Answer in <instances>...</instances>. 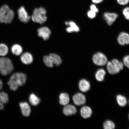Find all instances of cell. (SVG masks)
Masks as SVG:
<instances>
[{
    "instance_id": "6da1fadb",
    "label": "cell",
    "mask_w": 129,
    "mask_h": 129,
    "mask_svg": "<svg viewBox=\"0 0 129 129\" xmlns=\"http://www.w3.org/2000/svg\"><path fill=\"white\" fill-rule=\"evenodd\" d=\"M14 17L13 11L7 5H4L0 8V23H11Z\"/></svg>"
},
{
    "instance_id": "7a4b0ae2",
    "label": "cell",
    "mask_w": 129,
    "mask_h": 129,
    "mask_svg": "<svg viewBox=\"0 0 129 129\" xmlns=\"http://www.w3.org/2000/svg\"><path fill=\"white\" fill-rule=\"evenodd\" d=\"M13 69V66L10 59L7 57L0 58V72L2 75H9Z\"/></svg>"
},
{
    "instance_id": "3957f363",
    "label": "cell",
    "mask_w": 129,
    "mask_h": 129,
    "mask_svg": "<svg viewBox=\"0 0 129 129\" xmlns=\"http://www.w3.org/2000/svg\"><path fill=\"white\" fill-rule=\"evenodd\" d=\"M46 10L43 7L36 8L34 10L31 18L33 22L43 24L47 20Z\"/></svg>"
},
{
    "instance_id": "277c9868",
    "label": "cell",
    "mask_w": 129,
    "mask_h": 129,
    "mask_svg": "<svg viewBox=\"0 0 129 129\" xmlns=\"http://www.w3.org/2000/svg\"><path fill=\"white\" fill-rule=\"evenodd\" d=\"M92 60L93 63L100 66H104L108 62L107 57L104 54L100 52L96 53L93 55Z\"/></svg>"
},
{
    "instance_id": "5b68a950",
    "label": "cell",
    "mask_w": 129,
    "mask_h": 129,
    "mask_svg": "<svg viewBox=\"0 0 129 129\" xmlns=\"http://www.w3.org/2000/svg\"><path fill=\"white\" fill-rule=\"evenodd\" d=\"M27 77L25 74L22 73H16L13 74L10 79L12 80L18 85L22 86L25 83Z\"/></svg>"
},
{
    "instance_id": "8992f818",
    "label": "cell",
    "mask_w": 129,
    "mask_h": 129,
    "mask_svg": "<svg viewBox=\"0 0 129 129\" xmlns=\"http://www.w3.org/2000/svg\"><path fill=\"white\" fill-rule=\"evenodd\" d=\"M18 13L19 20L24 23H26L28 22L31 18V16L28 15L25 8L23 6L19 8L18 11Z\"/></svg>"
},
{
    "instance_id": "52a82bcc",
    "label": "cell",
    "mask_w": 129,
    "mask_h": 129,
    "mask_svg": "<svg viewBox=\"0 0 129 129\" xmlns=\"http://www.w3.org/2000/svg\"><path fill=\"white\" fill-rule=\"evenodd\" d=\"M104 16L108 25L111 26L115 21L118 15L115 13L106 12L104 13Z\"/></svg>"
},
{
    "instance_id": "ba28073f",
    "label": "cell",
    "mask_w": 129,
    "mask_h": 129,
    "mask_svg": "<svg viewBox=\"0 0 129 129\" xmlns=\"http://www.w3.org/2000/svg\"><path fill=\"white\" fill-rule=\"evenodd\" d=\"M72 99L74 104L77 106L82 105L86 102V98L84 95L80 93L74 95Z\"/></svg>"
},
{
    "instance_id": "9c48e42d",
    "label": "cell",
    "mask_w": 129,
    "mask_h": 129,
    "mask_svg": "<svg viewBox=\"0 0 129 129\" xmlns=\"http://www.w3.org/2000/svg\"><path fill=\"white\" fill-rule=\"evenodd\" d=\"M39 36L42 37L44 40H48L51 34V30L48 27L44 26L39 28L38 30Z\"/></svg>"
},
{
    "instance_id": "30bf717a",
    "label": "cell",
    "mask_w": 129,
    "mask_h": 129,
    "mask_svg": "<svg viewBox=\"0 0 129 129\" xmlns=\"http://www.w3.org/2000/svg\"><path fill=\"white\" fill-rule=\"evenodd\" d=\"M117 42L121 46L129 44V34L125 32L120 33L117 38Z\"/></svg>"
},
{
    "instance_id": "8fae6325",
    "label": "cell",
    "mask_w": 129,
    "mask_h": 129,
    "mask_svg": "<svg viewBox=\"0 0 129 129\" xmlns=\"http://www.w3.org/2000/svg\"><path fill=\"white\" fill-rule=\"evenodd\" d=\"M20 106L22 115L24 116L28 117L31 112V109L28 103L26 102H21Z\"/></svg>"
},
{
    "instance_id": "7c38bea8",
    "label": "cell",
    "mask_w": 129,
    "mask_h": 129,
    "mask_svg": "<svg viewBox=\"0 0 129 129\" xmlns=\"http://www.w3.org/2000/svg\"><path fill=\"white\" fill-rule=\"evenodd\" d=\"M76 108L71 105H67L65 106L63 109V113L66 116H69L74 115L76 113Z\"/></svg>"
},
{
    "instance_id": "4fadbf2b",
    "label": "cell",
    "mask_w": 129,
    "mask_h": 129,
    "mask_svg": "<svg viewBox=\"0 0 129 129\" xmlns=\"http://www.w3.org/2000/svg\"><path fill=\"white\" fill-rule=\"evenodd\" d=\"M79 87L81 91L85 92L90 90L91 85L88 81L85 79H82L79 82Z\"/></svg>"
},
{
    "instance_id": "5bb4252c",
    "label": "cell",
    "mask_w": 129,
    "mask_h": 129,
    "mask_svg": "<svg viewBox=\"0 0 129 129\" xmlns=\"http://www.w3.org/2000/svg\"><path fill=\"white\" fill-rule=\"evenodd\" d=\"M65 24L66 25L69 26L66 28V30L68 33L79 31L80 28L75 22L73 21H66L65 22Z\"/></svg>"
},
{
    "instance_id": "9a60e30c",
    "label": "cell",
    "mask_w": 129,
    "mask_h": 129,
    "mask_svg": "<svg viewBox=\"0 0 129 129\" xmlns=\"http://www.w3.org/2000/svg\"><path fill=\"white\" fill-rule=\"evenodd\" d=\"M20 59L22 62L25 64H30L33 60V56L30 53L28 52H25L22 54Z\"/></svg>"
},
{
    "instance_id": "2e32d148",
    "label": "cell",
    "mask_w": 129,
    "mask_h": 129,
    "mask_svg": "<svg viewBox=\"0 0 129 129\" xmlns=\"http://www.w3.org/2000/svg\"><path fill=\"white\" fill-rule=\"evenodd\" d=\"M80 113L81 115L83 118H88L91 117L92 111L91 108L88 106H83L80 109Z\"/></svg>"
},
{
    "instance_id": "e0dca14e",
    "label": "cell",
    "mask_w": 129,
    "mask_h": 129,
    "mask_svg": "<svg viewBox=\"0 0 129 129\" xmlns=\"http://www.w3.org/2000/svg\"><path fill=\"white\" fill-rule=\"evenodd\" d=\"M59 103L62 105L65 106L68 104L70 102V98L67 93H61L59 96Z\"/></svg>"
},
{
    "instance_id": "ac0fdd59",
    "label": "cell",
    "mask_w": 129,
    "mask_h": 129,
    "mask_svg": "<svg viewBox=\"0 0 129 129\" xmlns=\"http://www.w3.org/2000/svg\"><path fill=\"white\" fill-rule=\"evenodd\" d=\"M49 57L52 60L53 64L56 66H59L62 63V60L60 56L54 53L50 54Z\"/></svg>"
},
{
    "instance_id": "d6986e66",
    "label": "cell",
    "mask_w": 129,
    "mask_h": 129,
    "mask_svg": "<svg viewBox=\"0 0 129 129\" xmlns=\"http://www.w3.org/2000/svg\"><path fill=\"white\" fill-rule=\"evenodd\" d=\"M106 75L105 71L103 69H100L97 71L95 75V77L98 81L102 82L104 80Z\"/></svg>"
},
{
    "instance_id": "ffe728a7",
    "label": "cell",
    "mask_w": 129,
    "mask_h": 129,
    "mask_svg": "<svg viewBox=\"0 0 129 129\" xmlns=\"http://www.w3.org/2000/svg\"><path fill=\"white\" fill-rule=\"evenodd\" d=\"M106 64L108 71L110 74L115 75L119 72L111 61L108 62Z\"/></svg>"
},
{
    "instance_id": "44dd1931",
    "label": "cell",
    "mask_w": 129,
    "mask_h": 129,
    "mask_svg": "<svg viewBox=\"0 0 129 129\" xmlns=\"http://www.w3.org/2000/svg\"><path fill=\"white\" fill-rule=\"evenodd\" d=\"M29 101L30 104L34 106L38 105L40 102V98L34 93L30 94L29 97Z\"/></svg>"
},
{
    "instance_id": "7402d4cb",
    "label": "cell",
    "mask_w": 129,
    "mask_h": 129,
    "mask_svg": "<svg viewBox=\"0 0 129 129\" xmlns=\"http://www.w3.org/2000/svg\"><path fill=\"white\" fill-rule=\"evenodd\" d=\"M116 100L118 104L121 107H124L126 105L127 101L125 96L122 95H118L116 96Z\"/></svg>"
},
{
    "instance_id": "603a6c76",
    "label": "cell",
    "mask_w": 129,
    "mask_h": 129,
    "mask_svg": "<svg viewBox=\"0 0 129 129\" xmlns=\"http://www.w3.org/2000/svg\"><path fill=\"white\" fill-rule=\"evenodd\" d=\"M11 50L13 54L14 55L19 56L22 54V48L20 45L15 44L12 46Z\"/></svg>"
},
{
    "instance_id": "cb8c5ba5",
    "label": "cell",
    "mask_w": 129,
    "mask_h": 129,
    "mask_svg": "<svg viewBox=\"0 0 129 129\" xmlns=\"http://www.w3.org/2000/svg\"><path fill=\"white\" fill-rule=\"evenodd\" d=\"M111 62L119 72L123 69L124 64L123 62L115 59H113Z\"/></svg>"
},
{
    "instance_id": "d4e9b609",
    "label": "cell",
    "mask_w": 129,
    "mask_h": 129,
    "mask_svg": "<svg viewBox=\"0 0 129 129\" xmlns=\"http://www.w3.org/2000/svg\"><path fill=\"white\" fill-rule=\"evenodd\" d=\"M9 49L6 45L4 44H0V56H4L8 54Z\"/></svg>"
},
{
    "instance_id": "484cf974",
    "label": "cell",
    "mask_w": 129,
    "mask_h": 129,
    "mask_svg": "<svg viewBox=\"0 0 129 129\" xmlns=\"http://www.w3.org/2000/svg\"><path fill=\"white\" fill-rule=\"evenodd\" d=\"M0 101L4 104H7L9 101V96L4 91L0 92Z\"/></svg>"
},
{
    "instance_id": "4316f807",
    "label": "cell",
    "mask_w": 129,
    "mask_h": 129,
    "mask_svg": "<svg viewBox=\"0 0 129 129\" xmlns=\"http://www.w3.org/2000/svg\"><path fill=\"white\" fill-rule=\"evenodd\" d=\"M43 61L47 67L52 68L54 66V64L49 56H44L43 58Z\"/></svg>"
},
{
    "instance_id": "83f0119b",
    "label": "cell",
    "mask_w": 129,
    "mask_h": 129,
    "mask_svg": "<svg viewBox=\"0 0 129 129\" xmlns=\"http://www.w3.org/2000/svg\"><path fill=\"white\" fill-rule=\"evenodd\" d=\"M103 126L105 129H113L115 127V124L114 122L109 120H108L105 122Z\"/></svg>"
},
{
    "instance_id": "f1b7e54d",
    "label": "cell",
    "mask_w": 129,
    "mask_h": 129,
    "mask_svg": "<svg viewBox=\"0 0 129 129\" xmlns=\"http://www.w3.org/2000/svg\"><path fill=\"white\" fill-rule=\"evenodd\" d=\"M7 84L10 88L12 91H16L18 88V86L13 81L9 79L7 83Z\"/></svg>"
},
{
    "instance_id": "f546056e",
    "label": "cell",
    "mask_w": 129,
    "mask_h": 129,
    "mask_svg": "<svg viewBox=\"0 0 129 129\" xmlns=\"http://www.w3.org/2000/svg\"><path fill=\"white\" fill-rule=\"evenodd\" d=\"M122 12L125 19L129 20V6H127L124 8L122 9Z\"/></svg>"
},
{
    "instance_id": "4dcf8cb0",
    "label": "cell",
    "mask_w": 129,
    "mask_h": 129,
    "mask_svg": "<svg viewBox=\"0 0 129 129\" xmlns=\"http://www.w3.org/2000/svg\"><path fill=\"white\" fill-rule=\"evenodd\" d=\"M118 5L121 6H126L129 4V0H116Z\"/></svg>"
},
{
    "instance_id": "1f68e13d",
    "label": "cell",
    "mask_w": 129,
    "mask_h": 129,
    "mask_svg": "<svg viewBox=\"0 0 129 129\" xmlns=\"http://www.w3.org/2000/svg\"><path fill=\"white\" fill-rule=\"evenodd\" d=\"M96 13L90 9L87 12V15L88 17L89 18L91 19L95 18L96 17Z\"/></svg>"
},
{
    "instance_id": "d6a6232c",
    "label": "cell",
    "mask_w": 129,
    "mask_h": 129,
    "mask_svg": "<svg viewBox=\"0 0 129 129\" xmlns=\"http://www.w3.org/2000/svg\"><path fill=\"white\" fill-rule=\"evenodd\" d=\"M89 7L90 10L95 12L96 13L99 12V9L96 4L91 3Z\"/></svg>"
},
{
    "instance_id": "836d02e7",
    "label": "cell",
    "mask_w": 129,
    "mask_h": 129,
    "mask_svg": "<svg viewBox=\"0 0 129 129\" xmlns=\"http://www.w3.org/2000/svg\"><path fill=\"white\" fill-rule=\"evenodd\" d=\"M123 63L124 65L129 69V55L125 56L124 57Z\"/></svg>"
},
{
    "instance_id": "e575fe53",
    "label": "cell",
    "mask_w": 129,
    "mask_h": 129,
    "mask_svg": "<svg viewBox=\"0 0 129 129\" xmlns=\"http://www.w3.org/2000/svg\"><path fill=\"white\" fill-rule=\"evenodd\" d=\"M104 0H91V2L96 5L100 4L104 2Z\"/></svg>"
},
{
    "instance_id": "d590c367",
    "label": "cell",
    "mask_w": 129,
    "mask_h": 129,
    "mask_svg": "<svg viewBox=\"0 0 129 129\" xmlns=\"http://www.w3.org/2000/svg\"><path fill=\"white\" fill-rule=\"evenodd\" d=\"M4 104H3V103H2L1 101H0V110H2L4 109Z\"/></svg>"
},
{
    "instance_id": "8d00e7d4",
    "label": "cell",
    "mask_w": 129,
    "mask_h": 129,
    "mask_svg": "<svg viewBox=\"0 0 129 129\" xmlns=\"http://www.w3.org/2000/svg\"><path fill=\"white\" fill-rule=\"evenodd\" d=\"M3 83L2 81L0 79V90L2 89L3 87Z\"/></svg>"
},
{
    "instance_id": "74e56055",
    "label": "cell",
    "mask_w": 129,
    "mask_h": 129,
    "mask_svg": "<svg viewBox=\"0 0 129 129\" xmlns=\"http://www.w3.org/2000/svg\"><path fill=\"white\" fill-rule=\"evenodd\" d=\"M128 118H129V115H128Z\"/></svg>"
},
{
    "instance_id": "f35d334b",
    "label": "cell",
    "mask_w": 129,
    "mask_h": 129,
    "mask_svg": "<svg viewBox=\"0 0 129 129\" xmlns=\"http://www.w3.org/2000/svg\"></svg>"
}]
</instances>
